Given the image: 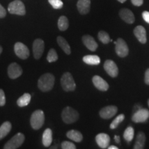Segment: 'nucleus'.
Here are the masks:
<instances>
[{
	"label": "nucleus",
	"mask_w": 149,
	"mask_h": 149,
	"mask_svg": "<svg viewBox=\"0 0 149 149\" xmlns=\"http://www.w3.org/2000/svg\"><path fill=\"white\" fill-rule=\"evenodd\" d=\"M55 76L51 73H45L42 74L38 79L37 86L42 92H48L53 89L55 85Z\"/></svg>",
	"instance_id": "nucleus-1"
},
{
	"label": "nucleus",
	"mask_w": 149,
	"mask_h": 149,
	"mask_svg": "<svg viewBox=\"0 0 149 149\" xmlns=\"http://www.w3.org/2000/svg\"><path fill=\"white\" fill-rule=\"evenodd\" d=\"M79 115L78 112L72 108L66 107L63 109L61 113V118L64 123L67 124L76 122L79 119Z\"/></svg>",
	"instance_id": "nucleus-2"
},
{
	"label": "nucleus",
	"mask_w": 149,
	"mask_h": 149,
	"mask_svg": "<svg viewBox=\"0 0 149 149\" xmlns=\"http://www.w3.org/2000/svg\"><path fill=\"white\" fill-rule=\"evenodd\" d=\"M45 117H44V113L42 110H37L33 112L31 115V126L34 130H39L42 127L44 124Z\"/></svg>",
	"instance_id": "nucleus-3"
},
{
	"label": "nucleus",
	"mask_w": 149,
	"mask_h": 149,
	"mask_svg": "<svg viewBox=\"0 0 149 149\" xmlns=\"http://www.w3.org/2000/svg\"><path fill=\"white\" fill-rule=\"evenodd\" d=\"M61 86L63 90L66 92L74 91L76 88L75 81L70 72H66L64 73L61 78Z\"/></svg>",
	"instance_id": "nucleus-4"
},
{
	"label": "nucleus",
	"mask_w": 149,
	"mask_h": 149,
	"mask_svg": "<svg viewBox=\"0 0 149 149\" xmlns=\"http://www.w3.org/2000/svg\"><path fill=\"white\" fill-rule=\"evenodd\" d=\"M8 11L10 14L24 16L26 15V10L24 3L19 0H15L8 4Z\"/></svg>",
	"instance_id": "nucleus-5"
},
{
	"label": "nucleus",
	"mask_w": 149,
	"mask_h": 149,
	"mask_svg": "<svg viewBox=\"0 0 149 149\" xmlns=\"http://www.w3.org/2000/svg\"><path fill=\"white\" fill-rule=\"evenodd\" d=\"M25 140V136L23 133H19L14 135L10 140L6 143L4 149H17L22 146Z\"/></svg>",
	"instance_id": "nucleus-6"
},
{
	"label": "nucleus",
	"mask_w": 149,
	"mask_h": 149,
	"mask_svg": "<svg viewBox=\"0 0 149 149\" xmlns=\"http://www.w3.org/2000/svg\"><path fill=\"white\" fill-rule=\"evenodd\" d=\"M114 44H115V52L119 57H125L128 55L129 50L128 45L123 39L118 38Z\"/></svg>",
	"instance_id": "nucleus-7"
},
{
	"label": "nucleus",
	"mask_w": 149,
	"mask_h": 149,
	"mask_svg": "<svg viewBox=\"0 0 149 149\" xmlns=\"http://www.w3.org/2000/svg\"><path fill=\"white\" fill-rule=\"evenodd\" d=\"M14 51L15 55L19 58L26 59L30 55L29 49L25 44L22 42H17L14 46Z\"/></svg>",
	"instance_id": "nucleus-8"
},
{
	"label": "nucleus",
	"mask_w": 149,
	"mask_h": 149,
	"mask_svg": "<svg viewBox=\"0 0 149 149\" xmlns=\"http://www.w3.org/2000/svg\"><path fill=\"white\" fill-rule=\"evenodd\" d=\"M148 118L149 111L146 109H139L136 111L132 116V120L135 123L146 122Z\"/></svg>",
	"instance_id": "nucleus-9"
},
{
	"label": "nucleus",
	"mask_w": 149,
	"mask_h": 149,
	"mask_svg": "<svg viewBox=\"0 0 149 149\" xmlns=\"http://www.w3.org/2000/svg\"><path fill=\"white\" fill-rule=\"evenodd\" d=\"M44 51V42L42 39H36L33 44V56L36 59L41 58Z\"/></svg>",
	"instance_id": "nucleus-10"
},
{
	"label": "nucleus",
	"mask_w": 149,
	"mask_h": 149,
	"mask_svg": "<svg viewBox=\"0 0 149 149\" xmlns=\"http://www.w3.org/2000/svg\"><path fill=\"white\" fill-rule=\"evenodd\" d=\"M104 68L108 74L112 77H116L118 75V67L113 60L108 59L106 61L104 64Z\"/></svg>",
	"instance_id": "nucleus-11"
},
{
	"label": "nucleus",
	"mask_w": 149,
	"mask_h": 149,
	"mask_svg": "<svg viewBox=\"0 0 149 149\" xmlns=\"http://www.w3.org/2000/svg\"><path fill=\"white\" fill-rule=\"evenodd\" d=\"M23 70L22 67L15 62L11 63L8 67V77L12 79L18 78L22 74Z\"/></svg>",
	"instance_id": "nucleus-12"
},
{
	"label": "nucleus",
	"mask_w": 149,
	"mask_h": 149,
	"mask_svg": "<svg viewBox=\"0 0 149 149\" xmlns=\"http://www.w3.org/2000/svg\"><path fill=\"white\" fill-rule=\"evenodd\" d=\"M117 112V107L115 106H107L100 110V116L102 119H105V120H109V119L112 118L116 115Z\"/></svg>",
	"instance_id": "nucleus-13"
},
{
	"label": "nucleus",
	"mask_w": 149,
	"mask_h": 149,
	"mask_svg": "<svg viewBox=\"0 0 149 149\" xmlns=\"http://www.w3.org/2000/svg\"><path fill=\"white\" fill-rule=\"evenodd\" d=\"M119 15L126 23L132 24L135 22V15L131 10L128 8H122L119 12Z\"/></svg>",
	"instance_id": "nucleus-14"
},
{
	"label": "nucleus",
	"mask_w": 149,
	"mask_h": 149,
	"mask_svg": "<svg viewBox=\"0 0 149 149\" xmlns=\"http://www.w3.org/2000/svg\"><path fill=\"white\" fill-rule=\"evenodd\" d=\"M95 140L97 144L101 148H107L109 146L111 138L109 135L106 133H100L96 135Z\"/></svg>",
	"instance_id": "nucleus-15"
},
{
	"label": "nucleus",
	"mask_w": 149,
	"mask_h": 149,
	"mask_svg": "<svg viewBox=\"0 0 149 149\" xmlns=\"http://www.w3.org/2000/svg\"><path fill=\"white\" fill-rule=\"evenodd\" d=\"M93 83L98 90L101 91H107L109 88V85L107 81L99 75H95L92 79Z\"/></svg>",
	"instance_id": "nucleus-16"
},
{
	"label": "nucleus",
	"mask_w": 149,
	"mask_h": 149,
	"mask_svg": "<svg viewBox=\"0 0 149 149\" xmlns=\"http://www.w3.org/2000/svg\"><path fill=\"white\" fill-rule=\"evenodd\" d=\"M134 35L137 40L141 44H144L147 42V37H146V31L144 27L142 26H137L135 28L133 31Z\"/></svg>",
	"instance_id": "nucleus-17"
},
{
	"label": "nucleus",
	"mask_w": 149,
	"mask_h": 149,
	"mask_svg": "<svg viewBox=\"0 0 149 149\" xmlns=\"http://www.w3.org/2000/svg\"><path fill=\"white\" fill-rule=\"evenodd\" d=\"M82 42L84 46L91 51H95L98 47L97 43L95 39L89 35H85L82 37Z\"/></svg>",
	"instance_id": "nucleus-18"
},
{
	"label": "nucleus",
	"mask_w": 149,
	"mask_h": 149,
	"mask_svg": "<svg viewBox=\"0 0 149 149\" xmlns=\"http://www.w3.org/2000/svg\"><path fill=\"white\" fill-rule=\"evenodd\" d=\"M77 8L81 15L88 14L91 9V0H78Z\"/></svg>",
	"instance_id": "nucleus-19"
},
{
	"label": "nucleus",
	"mask_w": 149,
	"mask_h": 149,
	"mask_svg": "<svg viewBox=\"0 0 149 149\" xmlns=\"http://www.w3.org/2000/svg\"><path fill=\"white\" fill-rule=\"evenodd\" d=\"M145 142H146V135L143 132H139L136 137L135 143L134 144V149H143L144 148Z\"/></svg>",
	"instance_id": "nucleus-20"
},
{
	"label": "nucleus",
	"mask_w": 149,
	"mask_h": 149,
	"mask_svg": "<svg viewBox=\"0 0 149 149\" xmlns=\"http://www.w3.org/2000/svg\"><path fill=\"white\" fill-rule=\"evenodd\" d=\"M53 141V132L51 128H46L42 135V143L45 147L51 146Z\"/></svg>",
	"instance_id": "nucleus-21"
},
{
	"label": "nucleus",
	"mask_w": 149,
	"mask_h": 149,
	"mask_svg": "<svg viewBox=\"0 0 149 149\" xmlns=\"http://www.w3.org/2000/svg\"><path fill=\"white\" fill-rule=\"evenodd\" d=\"M57 42L58 45L59 46L61 49L64 51V52L66 55H70L71 53V49H70V46L67 41L65 40L63 37L58 36L57 37Z\"/></svg>",
	"instance_id": "nucleus-22"
},
{
	"label": "nucleus",
	"mask_w": 149,
	"mask_h": 149,
	"mask_svg": "<svg viewBox=\"0 0 149 149\" xmlns=\"http://www.w3.org/2000/svg\"><path fill=\"white\" fill-rule=\"evenodd\" d=\"M66 136L68 139H71L72 141L75 142H81L83 139L82 134L79 131L76 130H70L67 132Z\"/></svg>",
	"instance_id": "nucleus-23"
},
{
	"label": "nucleus",
	"mask_w": 149,
	"mask_h": 149,
	"mask_svg": "<svg viewBox=\"0 0 149 149\" xmlns=\"http://www.w3.org/2000/svg\"><path fill=\"white\" fill-rule=\"evenodd\" d=\"M11 128H12V124L10 122H3L0 126V140L4 138L8 134L10 133Z\"/></svg>",
	"instance_id": "nucleus-24"
},
{
	"label": "nucleus",
	"mask_w": 149,
	"mask_h": 149,
	"mask_svg": "<svg viewBox=\"0 0 149 149\" xmlns=\"http://www.w3.org/2000/svg\"><path fill=\"white\" fill-rule=\"evenodd\" d=\"M84 62L88 65H98L100 64V58L97 55H88L83 57Z\"/></svg>",
	"instance_id": "nucleus-25"
},
{
	"label": "nucleus",
	"mask_w": 149,
	"mask_h": 149,
	"mask_svg": "<svg viewBox=\"0 0 149 149\" xmlns=\"http://www.w3.org/2000/svg\"><path fill=\"white\" fill-rule=\"evenodd\" d=\"M31 100V95L29 93H24L17 101V104L19 107H27Z\"/></svg>",
	"instance_id": "nucleus-26"
},
{
	"label": "nucleus",
	"mask_w": 149,
	"mask_h": 149,
	"mask_svg": "<svg viewBox=\"0 0 149 149\" xmlns=\"http://www.w3.org/2000/svg\"><path fill=\"white\" fill-rule=\"evenodd\" d=\"M57 26H58L59 31H66L68 29V26H69V22H68V18L66 16H61L58 19Z\"/></svg>",
	"instance_id": "nucleus-27"
},
{
	"label": "nucleus",
	"mask_w": 149,
	"mask_h": 149,
	"mask_svg": "<svg viewBox=\"0 0 149 149\" xmlns=\"http://www.w3.org/2000/svg\"><path fill=\"white\" fill-rule=\"evenodd\" d=\"M99 40L101 42L102 44H107L111 42V38H110L109 35L106 32V31H101L98 33L97 35Z\"/></svg>",
	"instance_id": "nucleus-28"
},
{
	"label": "nucleus",
	"mask_w": 149,
	"mask_h": 149,
	"mask_svg": "<svg viewBox=\"0 0 149 149\" xmlns=\"http://www.w3.org/2000/svg\"><path fill=\"white\" fill-rule=\"evenodd\" d=\"M124 119H125V115L124 114L119 115L112 122L111 125H110V128H111V129H115V128H117L121 123L124 121Z\"/></svg>",
	"instance_id": "nucleus-29"
},
{
	"label": "nucleus",
	"mask_w": 149,
	"mask_h": 149,
	"mask_svg": "<svg viewBox=\"0 0 149 149\" xmlns=\"http://www.w3.org/2000/svg\"><path fill=\"white\" fill-rule=\"evenodd\" d=\"M134 137V128L132 126L126 128L124 133V138L126 141H130L133 140Z\"/></svg>",
	"instance_id": "nucleus-30"
},
{
	"label": "nucleus",
	"mask_w": 149,
	"mask_h": 149,
	"mask_svg": "<svg viewBox=\"0 0 149 149\" xmlns=\"http://www.w3.org/2000/svg\"><path fill=\"white\" fill-rule=\"evenodd\" d=\"M47 61L49 63L55 62L58 59V55H57V52L54 48H51L49 51H48V55H47Z\"/></svg>",
	"instance_id": "nucleus-31"
},
{
	"label": "nucleus",
	"mask_w": 149,
	"mask_h": 149,
	"mask_svg": "<svg viewBox=\"0 0 149 149\" xmlns=\"http://www.w3.org/2000/svg\"><path fill=\"white\" fill-rule=\"evenodd\" d=\"M48 2L55 9H61L64 6L61 0H48Z\"/></svg>",
	"instance_id": "nucleus-32"
},
{
	"label": "nucleus",
	"mask_w": 149,
	"mask_h": 149,
	"mask_svg": "<svg viewBox=\"0 0 149 149\" xmlns=\"http://www.w3.org/2000/svg\"><path fill=\"white\" fill-rule=\"evenodd\" d=\"M61 148L63 149H75L76 146L73 143L70 142V141H63L61 144Z\"/></svg>",
	"instance_id": "nucleus-33"
},
{
	"label": "nucleus",
	"mask_w": 149,
	"mask_h": 149,
	"mask_svg": "<svg viewBox=\"0 0 149 149\" xmlns=\"http://www.w3.org/2000/svg\"><path fill=\"white\" fill-rule=\"evenodd\" d=\"M6 104L5 93L2 89H0V107H3Z\"/></svg>",
	"instance_id": "nucleus-34"
},
{
	"label": "nucleus",
	"mask_w": 149,
	"mask_h": 149,
	"mask_svg": "<svg viewBox=\"0 0 149 149\" xmlns=\"http://www.w3.org/2000/svg\"><path fill=\"white\" fill-rule=\"evenodd\" d=\"M6 16V10L0 3V18H4Z\"/></svg>",
	"instance_id": "nucleus-35"
},
{
	"label": "nucleus",
	"mask_w": 149,
	"mask_h": 149,
	"mask_svg": "<svg viewBox=\"0 0 149 149\" xmlns=\"http://www.w3.org/2000/svg\"><path fill=\"white\" fill-rule=\"evenodd\" d=\"M142 18L146 23L149 24V12L148 11H144L142 13Z\"/></svg>",
	"instance_id": "nucleus-36"
},
{
	"label": "nucleus",
	"mask_w": 149,
	"mask_h": 149,
	"mask_svg": "<svg viewBox=\"0 0 149 149\" xmlns=\"http://www.w3.org/2000/svg\"><path fill=\"white\" fill-rule=\"evenodd\" d=\"M131 3L135 6H140L144 3V0H130Z\"/></svg>",
	"instance_id": "nucleus-37"
},
{
	"label": "nucleus",
	"mask_w": 149,
	"mask_h": 149,
	"mask_svg": "<svg viewBox=\"0 0 149 149\" xmlns=\"http://www.w3.org/2000/svg\"><path fill=\"white\" fill-rule=\"evenodd\" d=\"M144 81L146 84L149 85V68H147L146 72H145Z\"/></svg>",
	"instance_id": "nucleus-38"
},
{
	"label": "nucleus",
	"mask_w": 149,
	"mask_h": 149,
	"mask_svg": "<svg viewBox=\"0 0 149 149\" xmlns=\"http://www.w3.org/2000/svg\"><path fill=\"white\" fill-rule=\"evenodd\" d=\"M114 139H115V142L117 143V144H120V136L115 135Z\"/></svg>",
	"instance_id": "nucleus-39"
},
{
	"label": "nucleus",
	"mask_w": 149,
	"mask_h": 149,
	"mask_svg": "<svg viewBox=\"0 0 149 149\" xmlns=\"http://www.w3.org/2000/svg\"><path fill=\"white\" fill-rule=\"evenodd\" d=\"M108 148H109V149H118V147H117V146H113V145H112V146L108 147Z\"/></svg>",
	"instance_id": "nucleus-40"
},
{
	"label": "nucleus",
	"mask_w": 149,
	"mask_h": 149,
	"mask_svg": "<svg viewBox=\"0 0 149 149\" xmlns=\"http://www.w3.org/2000/svg\"><path fill=\"white\" fill-rule=\"evenodd\" d=\"M117 1H118L119 2H120V3H124V2H125V1H126V0H117Z\"/></svg>",
	"instance_id": "nucleus-41"
},
{
	"label": "nucleus",
	"mask_w": 149,
	"mask_h": 149,
	"mask_svg": "<svg viewBox=\"0 0 149 149\" xmlns=\"http://www.w3.org/2000/svg\"><path fill=\"white\" fill-rule=\"evenodd\" d=\"M2 51H3V48L0 46V55H1V53H2Z\"/></svg>",
	"instance_id": "nucleus-42"
},
{
	"label": "nucleus",
	"mask_w": 149,
	"mask_h": 149,
	"mask_svg": "<svg viewBox=\"0 0 149 149\" xmlns=\"http://www.w3.org/2000/svg\"><path fill=\"white\" fill-rule=\"evenodd\" d=\"M148 107H149V99L148 100Z\"/></svg>",
	"instance_id": "nucleus-43"
}]
</instances>
